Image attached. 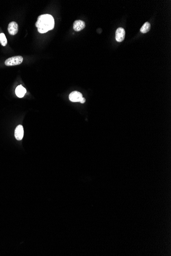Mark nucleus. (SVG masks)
I'll return each mask as SVG.
<instances>
[{"label": "nucleus", "mask_w": 171, "mask_h": 256, "mask_svg": "<svg viewBox=\"0 0 171 256\" xmlns=\"http://www.w3.org/2000/svg\"><path fill=\"white\" fill-rule=\"evenodd\" d=\"M69 98L71 101L73 102H80L82 98V95L80 92L73 91L70 93Z\"/></svg>", "instance_id": "4"}, {"label": "nucleus", "mask_w": 171, "mask_h": 256, "mask_svg": "<svg viewBox=\"0 0 171 256\" xmlns=\"http://www.w3.org/2000/svg\"><path fill=\"white\" fill-rule=\"evenodd\" d=\"M86 102V99H84V98H82V99H81V100H80V102L81 103H84V102Z\"/></svg>", "instance_id": "11"}, {"label": "nucleus", "mask_w": 171, "mask_h": 256, "mask_svg": "<svg viewBox=\"0 0 171 256\" xmlns=\"http://www.w3.org/2000/svg\"><path fill=\"white\" fill-rule=\"evenodd\" d=\"M18 30H19V26L16 22H10L9 24L8 25V30L10 34L14 35L17 33Z\"/></svg>", "instance_id": "6"}, {"label": "nucleus", "mask_w": 171, "mask_h": 256, "mask_svg": "<svg viewBox=\"0 0 171 256\" xmlns=\"http://www.w3.org/2000/svg\"><path fill=\"white\" fill-rule=\"evenodd\" d=\"M36 26L40 33H45L54 27V19L50 15L45 14L39 16Z\"/></svg>", "instance_id": "1"}, {"label": "nucleus", "mask_w": 171, "mask_h": 256, "mask_svg": "<svg viewBox=\"0 0 171 256\" xmlns=\"http://www.w3.org/2000/svg\"><path fill=\"white\" fill-rule=\"evenodd\" d=\"M23 61V58L21 56H13L12 57L8 58L5 61V65L7 66H13L18 65L22 63Z\"/></svg>", "instance_id": "2"}, {"label": "nucleus", "mask_w": 171, "mask_h": 256, "mask_svg": "<svg viewBox=\"0 0 171 256\" xmlns=\"http://www.w3.org/2000/svg\"><path fill=\"white\" fill-rule=\"evenodd\" d=\"M26 93V89L22 86V85H19L15 89V94L19 98H22L24 96Z\"/></svg>", "instance_id": "8"}, {"label": "nucleus", "mask_w": 171, "mask_h": 256, "mask_svg": "<svg viewBox=\"0 0 171 256\" xmlns=\"http://www.w3.org/2000/svg\"><path fill=\"white\" fill-rule=\"evenodd\" d=\"M15 138L17 140H22L24 136V128L23 126L19 125L17 126L15 129Z\"/></svg>", "instance_id": "5"}, {"label": "nucleus", "mask_w": 171, "mask_h": 256, "mask_svg": "<svg viewBox=\"0 0 171 256\" xmlns=\"http://www.w3.org/2000/svg\"><path fill=\"white\" fill-rule=\"evenodd\" d=\"M125 29L120 27L116 30L115 39L116 41L121 43L124 40L125 37Z\"/></svg>", "instance_id": "3"}, {"label": "nucleus", "mask_w": 171, "mask_h": 256, "mask_svg": "<svg viewBox=\"0 0 171 256\" xmlns=\"http://www.w3.org/2000/svg\"><path fill=\"white\" fill-rule=\"evenodd\" d=\"M86 27L85 23L81 20H76L73 23V29L75 31H80Z\"/></svg>", "instance_id": "7"}, {"label": "nucleus", "mask_w": 171, "mask_h": 256, "mask_svg": "<svg viewBox=\"0 0 171 256\" xmlns=\"http://www.w3.org/2000/svg\"><path fill=\"white\" fill-rule=\"evenodd\" d=\"M150 29H151V24L149 22H146L141 28L140 32L142 33H146L149 31Z\"/></svg>", "instance_id": "9"}, {"label": "nucleus", "mask_w": 171, "mask_h": 256, "mask_svg": "<svg viewBox=\"0 0 171 256\" xmlns=\"http://www.w3.org/2000/svg\"><path fill=\"white\" fill-rule=\"evenodd\" d=\"M0 43L3 46H6L7 44V40L4 33H0Z\"/></svg>", "instance_id": "10"}]
</instances>
